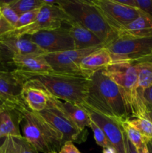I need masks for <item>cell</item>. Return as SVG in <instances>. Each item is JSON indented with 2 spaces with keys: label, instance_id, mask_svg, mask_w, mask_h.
<instances>
[{
  "label": "cell",
  "instance_id": "obj_38",
  "mask_svg": "<svg viewBox=\"0 0 152 153\" xmlns=\"http://www.w3.org/2000/svg\"><path fill=\"white\" fill-rule=\"evenodd\" d=\"M147 146L148 153H152V139H147Z\"/></svg>",
  "mask_w": 152,
  "mask_h": 153
},
{
  "label": "cell",
  "instance_id": "obj_2",
  "mask_svg": "<svg viewBox=\"0 0 152 153\" xmlns=\"http://www.w3.org/2000/svg\"><path fill=\"white\" fill-rule=\"evenodd\" d=\"M82 107L90 109L119 123L131 118L119 88L103 70L89 76L84 105Z\"/></svg>",
  "mask_w": 152,
  "mask_h": 153
},
{
  "label": "cell",
  "instance_id": "obj_25",
  "mask_svg": "<svg viewBox=\"0 0 152 153\" xmlns=\"http://www.w3.org/2000/svg\"><path fill=\"white\" fill-rule=\"evenodd\" d=\"M127 122L146 139H152V123L147 119L133 117L127 120Z\"/></svg>",
  "mask_w": 152,
  "mask_h": 153
},
{
  "label": "cell",
  "instance_id": "obj_29",
  "mask_svg": "<svg viewBox=\"0 0 152 153\" xmlns=\"http://www.w3.org/2000/svg\"><path fill=\"white\" fill-rule=\"evenodd\" d=\"M39 9H36V10H31V11L27 12V13L20 15L17 22L15 25L14 28H22V27L27 26V25L34 22L37 18V14H38Z\"/></svg>",
  "mask_w": 152,
  "mask_h": 153
},
{
  "label": "cell",
  "instance_id": "obj_3",
  "mask_svg": "<svg viewBox=\"0 0 152 153\" xmlns=\"http://www.w3.org/2000/svg\"><path fill=\"white\" fill-rule=\"evenodd\" d=\"M58 5L75 22L95 34L105 46L117 37L92 1L58 0Z\"/></svg>",
  "mask_w": 152,
  "mask_h": 153
},
{
  "label": "cell",
  "instance_id": "obj_41",
  "mask_svg": "<svg viewBox=\"0 0 152 153\" xmlns=\"http://www.w3.org/2000/svg\"><path fill=\"white\" fill-rule=\"evenodd\" d=\"M51 153H61L60 152H51Z\"/></svg>",
  "mask_w": 152,
  "mask_h": 153
},
{
  "label": "cell",
  "instance_id": "obj_30",
  "mask_svg": "<svg viewBox=\"0 0 152 153\" xmlns=\"http://www.w3.org/2000/svg\"><path fill=\"white\" fill-rule=\"evenodd\" d=\"M138 92L142 101L145 112L152 111V86L143 91L138 90Z\"/></svg>",
  "mask_w": 152,
  "mask_h": 153
},
{
  "label": "cell",
  "instance_id": "obj_23",
  "mask_svg": "<svg viewBox=\"0 0 152 153\" xmlns=\"http://www.w3.org/2000/svg\"><path fill=\"white\" fill-rule=\"evenodd\" d=\"M136 63V62H135ZM138 76V90L143 91L152 86V63H136Z\"/></svg>",
  "mask_w": 152,
  "mask_h": 153
},
{
  "label": "cell",
  "instance_id": "obj_19",
  "mask_svg": "<svg viewBox=\"0 0 152 153\" xmlns=\"http://www.w3.org/2000/svg\"><path fill=\"white\" fill-rule=\"evenodd\" d=\"M119 37L147 38L152 37V17L142 13L124 27L117 34Z\"/></svg>",
  "mask_w": 152,
  "mask_h": 153
},
{
  "label": "cell",
  "instance_id": "obj_33",
  "mask_svg": "<svg viewBox=\"0 0 152 153\" xmlns=\"http://www.w3.org/2000/svg\"><path fill=\"white\" fill-rule=\"evenodd\" d=\"M124 140H125L126 153H138L137 152V151L136 150L135 147L133 146V144L131 143V142L129 140L128 137H127V135H126V134H125V131H124Z\"/></svg>",
  "mask_w": 152,
  "mask_h": 153
},
{
  "label": "cell",
  "instance_id": "obj_20",
  "mask_svg": "<svg viewBox=\"0 0 152 153\" xmlns=\"http://www.w3.org/2000/svg\"><path fill=\"white\" fill-rule=\"evenodd\" d=\"M66 25H69L67 28L74 41L75 49H87L101 45L105 46L95 34L75 22L72 18Z\"/></svg>",
  "mask_w": 152,
  "mask_h": 153
},
{
  "label": "cell",
  "instance_id": "obj_21",
  "mask_svg": "<svg viewBox=\"0 0 152 153\" xmlns=\"http://www.w3.org/2000/svg\"><path fill=\"white\" fill-rule=\"evenodd\" d=\"M22 97L27 107L33 111L40 112L49 105V95L42 90L24 88Z\"/></svg>",
  "mask_w": 152,
  "mask_h": 153
},
{
  "label": "cell",
  "instance_id": "obj_24",
  "mask_svg": "<svg viewBox=\"0 0 152 153\" xmlns=\"http://www.w3.org/2000/svg\"><path fill=\"white\" fill-rule=\"evenodd\" d=\"M9 5L19 16L39 9L43 6V0H10L8 1Z\"/></svg>",
  "mask_w": 152,
  "mask_h": 153
},
{
  "label": "cell",
  "instance_id": "obj_22",
  "mask_svg": "<svg viewBox=\"0 0 152 153\" xmlns=\"http://www.w3.org/2000/svg\"><path fill=\"white\" fill-rule=\"evenodd\" d=\"M122 129L126 134L130 141L135 147L136 150L138 153H148L147 146V139L143 137L137 130L133 128L128 123L127 121L120 123Z\"/></svg>",
  "mask_w": 152,
  "mask_h": 153
},
{
  "label": "cell",
  "instance_id": "obj_28",
  "mask_svg": "<svg viewBox=\"0 0 152 153\" xmlns=\"http://www.w3.org/2000/svg\"><path fill=\"white\" fill-rule=\"evenodd\" d=\"M89 127H90L91 129H92V133H93L94 139H95V142H96V143L98 146L103 147V149L110 146V143H109L108 140H107V137H106L103 130L95 123H94L92 120H91Z\"/></svg>",
  "mask_w": 152,
  "mask_h": 153
},
{
  "label": "cell",
  "instance_id": "obj_15",
  "mask_svg": "<svg viewBox=\"0 0 152 153\" xmlns=\"http://www.w3.org/2000/svg\"><path fill=\"white\" fill-rule=\"evenodd\" d=\"M0 70L24 73H44L52 71V68L43 55H19L12 57Z\"/></svg>",
  "mask_w": 152,
  "mask_h": 153
},
{
  "label": "cell",
  "instance_id": "obj_14",
  "mask_svg": "<svg viewBox=\"0 0 152 153\" xmlns=\"http://www.w3.org/2000/svg\"><path fill=\"white\" fill-rule=\"evenodd\" d=\"M84 108L89 113L90 119L103 130L110 146L114 149L116 153H126L124 131L120 123L90 109Z\"/></svg>",
  "mask_w": 152,
  "mask_h": 153
},
{
  "label": "cell",
  "instance_id": "obj_18",
  "mask_svg": "<svg viewBox=\"0 0 152 153\" xmlns=\"http://www.w3.org/2000/svg\"><path fill=\"white\" fill-rule=\"evenodd\" d=\"M113 63L110 52L105 46H103L83 58L80 64V70L88 78L95 72L106 69Z\"/></svg>",
  "mask_w": 152,
  "mask_h": 153
},
{
  "label": "cell",
  "instance_id": "obj_11",
  "mask_svg": "<svg viewBox=\"0 0 152 153\" xmlns=\"http://www.w3.org/2000/svg\"><path fill=\"white\" fill-rule=\"evenodd\" d=\"M24 85L14 71L0 70V104L20 111L27 108L22 97Z\"/></svg>",
  "mask_w": 152,
  "mask_h": 153
},
{
  "label": "cell",
  "instance_id": "obj_1",
  "mask_svg": "<svg viewBox=\"0 0 152 153\" xmlns=\"http://www.w3.org/2000/svg\"><path fill=\"white\" fill-rule=\"evenodd\" d=\"M14 72L23 83L24 88L42 90L58 100L84 105L89 77L54 70L37 73Z\"/></svg>",
  "mask_w": 152,
  "mask_h": 153
},
{
  "label": "cell",
  "instance_id": "obj_35",
  "mask_svg": "<svg viewBox=\"0 0 152 153\" xmlns=\"http://www.w3.org/2000/svg\"><path fill=\"white\" fill-rule=\"evenodd\" d=\"M143 62H149L152 63V52L148 56L144 57V58H141L140 60L137 61L136 63H143Z\"/></svg>",
  "mask_w": 152,
  "mask_h": 153
},
{
  "label": "cell",
  "instance_id": "obj_8",
  "mask_svg": "<svg viewBox=\"0 0 152 153\" xmlns=\"http://www.w3.org/2000/svg\"><path fill=\"white\" fill-rule=\"evenodd\" d=\"M93 3L107 25L116 34L143 13L136 7L116 0H93Z\"/></svg>",
  "mask_w": 152,
  "mask_h": 153
},
{
  "label": "cell",
  "instance_id": "obj_17",
  "mask_svg": "<svg viewBox=\"0 0 152 153\" xmlns=\"http://www.w3.org/2000/svg\"><path fill=\"white\" fill-rule=\"evenodd\" d=\"M49 102L67 117L79 129L84 131L85 127L89 126L91 119L84 108L69 102H62L49 96Z\"/></svg>",
  "mask_w": 152,
  "mask_h": 153
},
{
  "label": "cell",
  "instance_id": "obj_9",
  "mask_svg": "<svg viewBox=\"0 0 152 153\" xmlns=\"http://www.w3.org/2000/svg\"><path fill=\"white\" fill-rule=\"evenodd\" d=\"M103 46H105L101 45L83 49H75L56 53L46 54L43 56L54 71L84 76L80 70L81 61L83 58Z\"/></svg>",
  "mask_w": 152,
  "mask_h": 153
},
{
  "label": "cell",
  "instance_id": "obj_39",
  "mask_svg": "<svg viewBox=\"0 0 152 153\" xmlns=\"http://www.w3.org/2000/svg\"><path fill=\"white\" fill-rule=\"evenodd\" d=\"M1 147H2L3 153H7V150H6V146H5V143H4V142H3V143L1 145Z\"/></svg>",
  "mask_w": 152,
  "mask_h": 153
},
{
  "label": "cell",
  "instance_id": "obj_31",
  "mask_svg": "<svg viewBox=\"0 0 152 153\" xmlns=\"http://www.w3.org/2000/svg\"><path fill=\"white\" fill-rule=\"evenodd\" d=\"M13 28H14L3 18L1 13H0V36L6 34L8 31L13 30Z\"/></svg>",
  "mask_w": 152,
  "mask_h": 153
},
{
  "label": "cell",
  "instance_id": "obj_34",
  "mask_svg": "<svg viewBox=\"0 0 152 153\" xmlns=\"http://www.w3.org/2000/svg\"><path fill=\"white\" fill-rule=\"evenodd\" d=\"M4 142V143H5L7 153H16V152H15L14 147H13V143H12L11 137H5Z\"/></svg>",
  "mask_w": 152,
  "mask_h": 153
},
{
  "label": "cell",
  "instance_id": "obj_4",
  "mask_svg": "<svg viewBox=\"0 0 152 153\" xmlns=\"http://www.w3.org/2000/svg\"><path fill=\"white\" fill-rule=\"evenodd\" d=\"M103 70L119 88L131 118H143L145 110L138 92L136 63L130 61L113 63Z\"/></svg>",
  "mask_w": 152,
  "mask_h": 153
},
{
  "label": "cell",
  "instance_id": "obj_37",
  "mask_svg": "<svg viewBox=\"0 0 152 153\" xmlns=\"http://www.w3.org/2000/svg\"><path fill=\"white\" fill-rule=\"evenodd\" d=\"M103 153H116V152L112 146H109L103 149Z\"/></svg>",
  "mask_w": 152,
  "mask_h": 153
},
{
  "label": "cell",
  "instance_id": "obj_13",
  "mask_svg": "<svg viewBox=\"0 0 152 153\" xmlns=\"http://www.w3.org/2000/svg\"><path fill=\"white\" fill-rule=\"evenodd\" d=\"M46 54L27 36L15 37L6 34L0 36V67L4 65L15 55H44Z\"/></svg>",
  "mask_w": 152,
  "mask_h": 153
},
{
  "label": "cell",
  "instance_id": "obj_6",
  "mask_svg": "<svg viewBox=\"0 0 152 153\" xmlns=\"http://www.w3.org/2000/svg\"><path fill=\"white\" fill-rule=\"evenodd\" d=\"M70 19L71 18L58 4L49 5L43 2V6L39 9L38 14L34 22L22 28H13L6 34L15 37L32 35L40 31L61 28L62 23L67 24Z\"/></svg>",
  "mask_w": 152,
  "mask_h": 153
},
{
  "label": "cell",
  "instance_id": "obj_7",
  "mask_svg": "<svg viewBox=\"0 0 152 153\" xmlns=\"http://www.w3.org/2000/svg\"><path fill=\"white\" fill-rule=\"evenodd\" d=\"M113 63L137 62L152 52V37L147 38H130L117 37L105 46Z\"/></svg>",
  "mask_w": 152,
  "mask_h": 153
},
{
  "label": "cell",
  "instance_id": "obj_26",
  "mask_svg": "<svg viewBox=\"0 0 152 153\" xmlns=\"http://www.w3.org/2000/svg\"><path fill=\"white\" fill-rule=\"evenodd\" d=\"M11 140L16 153H39L23 136L11 137Z\"/></svg>",
  "mask_w": 152,
  "mask_h": 153
},
{
  "label": "cell",
  "instance_id": "obj_40",
  "mask_svg": "<svg viewBox=\"0 0 152 153\" xmlns=\"http://www.w3.org/2000/svg\"><path fill=\"white\" fill-rule=\"evenodd\" d=\"M0 153H3L2 147H1V146H0Z\"/></svg>",
  "mask_w": 152,
  "mask_h": 153
},
{
  "label": "cell",
  "instance_id": "obj_27",
  "mask_svg": "<svg viewBox=\"0 0 152 153\" xmlns=\"http://www.w3.org/2000/svg\"><path fill=\"white\" fill-rule=\"evenodd\" d=\"M0 13L3 18L14 28L19 16L10 7L8 1H0Z\"/></svg>",
  "mask_w": 152,
  "mask_h": 153
},
{
  "label": "cell",
  "instance_id": "obj_36",
  "mask_svg": "<svg viewBox=\"0 0 152 153\" xmlns=\"http://www.w3.org/2000/svg\"><path fill=\"white\" fill-rule=\"evenodd\" d=\"M143 118L147 119L152 123V111H146L143 116Z\"/></svg>",
  "mask_w": 152,
  "mask_h": 153
},
{
  "label": "cell",
  "instance_id": "obj_16",
  "mask_svg": "<svg viewBox=\"0 0 152 153\" xmlns=\"http://www.w3.org/2000/svg\"><path fill=\"white\" fill-rule=\"evenodd\" d=\"M23 114L18 109L0 104V139L1 137H16L20 133Z\"/></svg>",
  "mask_w": 152,
  "mask_h": 153
},
{
  "label": "cell",
  "instance_id": "obj_32",
  "mask_svg": "<svg viewBox=\"0 0 152 153\" xmlns=\"http://www.w3.org/2000/svg\"><path fill=\"white\" fill-rule=\"evenodd\" d=\"M61 153H80L75 146L72 143V142H66L64 143L61 147Z\"/></svg>",
  "mask_w": 152,
  "mask_h": 153
},
{
  "label": "cell",
  "instance_id": "obj_12",
  "mask_svg": "<svg viewBox=\"0 0 152 153\" xmlns=\"http://www.w3.org/2000/svg\"><path fill=\"white\" fill-rule=\"evenodd\" d=\"M38 113L56 131L62 134L64 143L66 142L80 143L86 139L85 130L79 129L66 115L51 105L50 102L47 108Z\"/></svg>",
  "mask_w": 152,
  "mask_h": 153
},
{
  "label": "cell",
  "instance_id": "obj_10",
  "mask_svg": "<svg viewBox=\"0 0 152 153\" xmlns=\"http://www.w3.org/2000/svg\"><path fill=\"white\" fill-rule=\"evenodd\" d=\"M27 37L46 54L75 49L74 41L66 28L40 31Z\"/></svg>",
  "mask_w": 152,
  "mask_h": 153
},
{
  "label": "cell",
  "instance_id": "obj_5",
  "mask_svg": "<svg viewBox=\"0 0 152 153\" xmlns=\"http://www.w3.org/2000/svg\"><path fill=\"white\" fill-rule=\"evenodd\" d=\"M21 112L23 114L22 136L27 141L39 152H60L64 144L62 134L46 122L38 112L33 111L28 107Z\"/></svg>",
  "mask_w": 152,
  "mask_h": 153
}]
</instances>
